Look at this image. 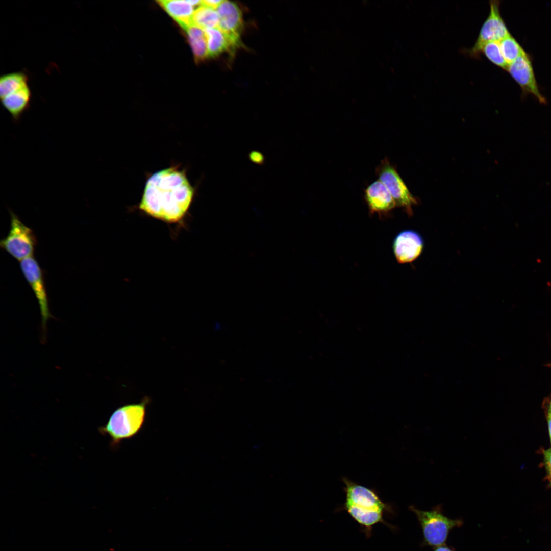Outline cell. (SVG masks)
<instances>
[{
  "instance_id": "6da1fadb",
  "label": "cell",
  "mask_w": 551,
  "mask_h": 551,
  "mask_svg": "<svg viewBox=\"0 0 551 551\" xmlns=\"http://www.w3.org/2000/svg\"><path fill=\"white\" fill-rule=\"evenodd\" d=\"M194 194L184 171L177 167L165 168L149 178L139 208L155 218L177 223L187 213Z\"/></svg>"
},
{
  "instance_id": "7a4b0ae2",
  "label": "cell",
  "mask_w": 551,
  "mask_h": 551,
  "mask_svg": "<svg viewBox=\"0 0 551 551\" xmlns=\"http://www.w3.org/2000/svg\"><path fill=\"white\" fill-rule=\"evenodd\" d=\"M345 500L342 509L361 527L366 534L370 535L372 528L382 523L388 525L384 519L385 513L392 512L391 506L384 503L375 489L343 478Z\"/></svg>"
},
{
  "instance_id": "3957f363",
  "label": "cell",
  "mask_w": 551,
  "mask_h": 551,
  "mask_svg": "<svg viewBox=\"0 0 551 551\" xmlns=\"http://www.w3.org/2000/svg\"><path fill=\"white\" fill-rule=\"evenodd\" d=\"M148 400L123 405L116 409L105 425L99 427L102 435L108 436L111 446L115 447L122 440L136 435L142 428L145 419Z\"/></svg>"
},
{
  "instance_id": "277c9868",
  "label": "cell",
  "mask_w": 551,
  "mask_h": 551,
  "mask_svg": "<svg viewBox=\"0 0 551 551\" xmlns=\"http://www.w3.org/2000/svg\"><path fill=\"white\" fill-rule=\"evenodd\" d=\"M409 509L416 515L422 530L423 540L421 546L436 547L445 544L452 530L464 524L461 518L453 519L443 513L438 505L430 511H423L411 506Z\"/></svg>"
},
{
  "instance_id": "5b68a950",
  "label": "cell",
  "mask_w": 551,
  "mask_h": 551,
  "mask_svg": "<svg viewBox=\"0 0 551 551\" xmlns=\"http://www.w3.org/2000/svg\"><path fill=\"white\" fill-rule=\"evenodd\" d=\"M10 229L7 236L0 241V246L15 259L21 261L32 256L37 240L33 231L23 224L10 210Z\"/></svg>"
},
{
  "instance_id": "8992f818",
  "label": "cell",
  "mask_w": 551,
  "mask_h": 551,
  "mask_svg": "<svg viewBox=\"0 0 551 551\" xmlns=\"http://www.w3.org/2000/svg\"><path fill=\"white\" fill-rule=\"evenodd\" d=\"M376 174L390 193L396 206L404 208L408 215H411L412 207L417 204V200L387 158L383 159L377 167Z\"/></svg>"
},
{
  "instance_id": "52a82bcc",
  "label": "cell",
  "mask_w": 551,
  "mask_h": 551,
  "mask_svg": "<svg viewBox=\"0 0 551 551\" xmlns=\"http://www.w3.org/2000/svg\"><path fill=\"white\" fill-rule=\"evenodd\" d=\"M500 2H490V12L483 23L473 46L469 51L472 56H478L483 44L489 42H499L511 34L500 13Z\"/></svg>"
},
{
  "instance_id": "ba28073f",
  "label": "cell",
  "mask_w": 551,
  "mask_h": 551,
  "mask_svg": "<svg viewBox=\"0 0 551 551\" xmlns=\"http://www.w3.org/2000/svg\"><path fill=\"white\" fill-rule=\"evenodd\" d=\"M506 71L519 86L523 96L532 95L540 103H546L540 91L531 58L527 52L509 64Z\"/></svg>"
},
{
  "instance_id": "9c48e42d",
  "label": "cell",
  "mask_w": 551,
  "mask_h": 551,
  "mask_svg": "<svg viewBox=\"0 0 551 551\" xmlns=\"http://www.w3.org/2000/svg\"><path fill=\"white\" fill-rule=\"evenodd\" d=\"M20 267L37 299L41 315L42 327L45 329L47 321L52 315L42 270L33 256L20 261Z\"/></svg>"
},
{
  "instance_id": "30bf717a",
  "label": "cell",
  "mask_w": 551,
  "mask_h": 551,
  "mask_svg": "<svg viewBox=\"0 0 551 551\" xmlns=\"http://www.w3.org/2000/svg\"><path fill=\"white\" fill-rule=\"evenodd\" d=\"M216 10L219 19L218 27L230 38L236 47L240 46L243 24L239 7L233 2L222 1Z\"/></svg>"
},
{
  "instance_id": "8fae6325",
  "label": "cell",
  "mask_w": 551,
  "mask_h": 551,
  "mask_svg": "<svg viewBox=\"0 0 551 551\" xmlns=\"http://www.w3.org/2000/svg\"><path fill=\"white\" fill-rule=\"evenodd\" d=\"M424 247L423 240L417 232L407 230L400 232L394 239L392 245L393 253L397 261L402 264L415 260L421 254Z\"/></svg>"
},
{
  "instance_id": "7c38bea8",
  "label": "cell",
  "mask_w": 551,
  "mask_h": 551,
  "mask_svg": "<svg viewBox=\"0 0 551 551\" xmlns=\"http://www.w3.org/2000/svg\"><path fill=\"white\" fill-rule=\"evenodd\" d=\"M364 198L371 214L387 216L396 207L395 202L386 186L377 180L365 190Z\"/></svg>"
},
{
  "instance_id": "4fadbf2b",
  "label": "cell",
  "mask_w": 551,
  "mask_h": 551,
  "mask_svg": "<svg viewBox=\"0 0 551 551\" xmlns=\"http://www.w3.org/2000/svg\"><path fill=\"white\" fill-rule=\"evenodd\" d=\"M32 97L31 89L28 84L1 99L2 106L10 114L13 122L17 123L30 107Z\"/></svg>"
},
{
  "instance_id": "5bb4252c",
  "label": "cell",
  "mask_w": 551,
  "mask_h": 551,
  "mask_svg": "<svg viewBox=\"0 0 551 551\" xmlns=\"http://www.w3.org/2000/svg\"><path fill=\"white\" fill-rule=\"evenodd\" d=\"M158 3L183 29L192 23L194 7L188 1L163 0Z\"/></svg>"
},
{
  "instance_id": "9a60e30c",
  "label": "cell",
  "mask_w": 551,
  "mask_h": 551,
  "mask_svg": "<svg viewBox=\"0 0 551 551\" xmlns=\"http://www.w3.org/2000/svg\"><path fill=\"white\" fill-rule=\"evenodd\" d=\"M208 57H216L236 47L230 38L218 27L205 30Z\"/></svg>"
},
{
  "instance_id": "2e32d148",
  "label": "cell",
  "mask_w": 551,
  "mask_h": 551,
  "mask_svg": "<svg viewBox=\"0 0 551 551\" xmlns=\"http://www.w3.org/2000/svg\"><path fill=\"white\" fill-rule=\"evenodd\" d=\"M196 60H204L208 57L205 30L192 23L184 29Z\"/></svg>"
},
{
  "instance_id": "e0dca14e",
  "label": "cell",
  "mask_w": 551,
  "mask_h": 551,
  "mask_svg": "<svg viewBox=\"0 0 551 551\" xmlns=\"http://www.w3.org/2000/svg\"><path fill=\"white\" fill-rule=\"evenodd\" d=\"M29 77L23 71L2 74L0 77V97L2 98L20 88L28 85Z\"/></svg>"
},
{
  "instance_id": "ac0fdd59",
  "label": "cell",
  "mask_w": 551,
  "mask_h": 551,
  "mask_svg": "<svg viewBox=\"0 0 551 551\" xmlns=\"http://www.w3.org/2000/svg\"><path fill=\"white\" fill-rule=\"evenodd\" d=\"M219 20L216 9L203 5L194 11L192 16V23L204 30L218 27Z\"/></svg>"
},
{
  "instance_id": "d6986e66",
  "label": "cell",
  "mask_w": 551,
  "mask_h": 551,
  "mask_svg": "<svg viewBox=\"0 0 551 551\" xmlns=\"http://www.w3.org/2000/svg\"><path fill=\"white\" fill-rule=\"evenodd\" d=\"M499 43L503 57L508 64L526 52L511 34L502 40Z\"/></svg>"
},
{
  "instance_id": "ffe728a7",
  "label": "cell",
  "mask_w": 551,
  "mask_h": 551,
  "mask_svg": "<svg viewBox=\"0 0 551 551\" xmlns=\"http://www.w3.org/2000/svg\"><path fill=\"white\" fill-rule=\"evenodd\" d=\"M483 53L492 63L498 67L506 70L508 64L502 54L499 42H489L482 45L479 51Z\"/></svg>"
},
{
  "instance_id": "44dd1931",
  "label": "cell",
  "mask_w": 551,
  "mask_h": 551,
  "mask_svg": "<svg viewBox=\"0 0 551 551\" xmlns=\"http://www.w3.org/2000/svg\"><path fill=\"white\" fill-rule=\"evenodd\" d=\"M248 158L253 163L262 165L265 161V157L262 153L259 151L253 150L248 154Z\"/></svg>"
},
{
  "instance_id": "7402d4cb",
  "label": "cell",
  "mask_w": 551,
  "mask_h": 551,
  "mask_svg": "<svg viewBox=\"0 0 551 551\" xmlns=\"http://www.w3.org/2000/svg\"><path fill=\"white\" fill-rule=\"evenodd\" d=\"M544 461L547 473L551 480V448L544 452Z\"/></svg>"
},
{
  "instance_id": "603a6c76",
  "label": "cell",
  "mask_w": 551,
  "mask_h": 551,
  "mask_svg": "<svg viewBox=\"0 0 551 551\" xmlns=\"http://www.w3.org/2000/svg\"><path fill=\"white\" fill-rule=\"evenodd\" d=\"M221 0H204L202 1V4L216 9L221 3Z\"/></svg>"
},
{
  "instance_id": "cb8c5ba5",
  "label": "cell",
  "mask_w": 551,
  "mask_h": 551,
  "mask_svg": "<svg viewBox=\"0 0 551 551\" xmlns=\"http://www.w3.org/2000/svg\"><path fill=\"white\" fill-rule=\"evenodd\" d=\"M433 551H455L452 546H447L446 544L434 548Z\"/></svg>"
},
{
  "instance_id": "d4e9b609",
  "label": "cell",
  "mask_w": 551,
  "mask_h": 551,
  "mask_svg": "<svg viewBox=\"0 0 551 551\" xmlns=\"http://www.w3.org/2000/svg\"><path fill=\"white\" fill-rule=\"evenodd\" d=\"M548 430L551 441V411L549 410L547 416Z\"/></svg>"
},
{
  "instance_id": "484cf974",
  "label": "cell",
  "mask_w": 551,
  "mask_h": 551,
  "mask_svg": "<svg viewBox=\"0 0 551 551\" xmlns=\"http://www.w3.org/2000/svg\"><path fill=\"white\" fill-rule=\"evenodd\" d=\"M550 408H549V410L551 411V401H550Z\"/></svg>"
}]
</instances>
